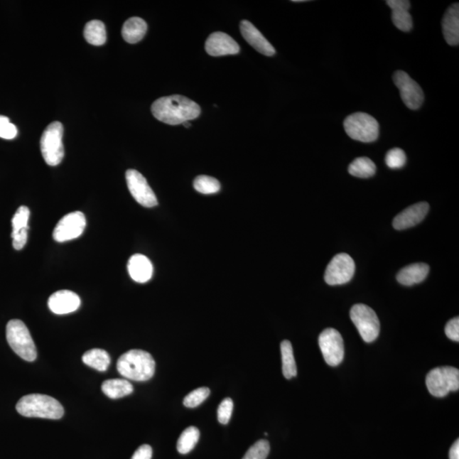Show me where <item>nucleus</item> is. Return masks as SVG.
Instances as JSON below:
<instances>
[{
    "mask_svg": "<svg viewBox=\"0 0 459 459\" xmlns=\"http://www.w3.org/2000/svg\"><path fill=\"white\" fill-rule=\"evenodd\" d=\"M151 112L164 124L178 125L197 119L201 108L192 99L176 94L158 99L151 106Z\"/></svg>",
    "mask_w": 459,
    "mask_h": 459,
    "instance_id": "1",
    "label": "nucleus"
},
{
    "mask_svg": "<svg viewBox=\"0 0 459 459\" xmlns=\"http://www.w3.org/2000/svg\"><path fill=\"white\" fill-rule=\"evenodd\" d=\"M156 363L151 354L141 350H131L119 359L117 368L125 379L146 381L153 378Z\"/></svg>",
    "mask_w": 459,
    "mask_h": 459,
    "instance_id": "2",
    "label": "nucleus"
},
{
    "mask_svg": "<svg viewBox=\"0 0 459 459\" xmlns=\"http://www.w3.org/2000/svg\"><path fill=\"white\" fill-rule=\"evenodd\" d=\"M16 411L28 418L60 419L64 415L63 406L58 400L41 394H30L21 398Z\"/></svg>",
    "mask_w": 459,
    "mask_h": 459,
    "instance_id": "3",
    "label": "nucleus"
},
{
    "mask_svg": "<svg viewBox=\"0 0 459 459\" xmlns=\"http://www.w3.org/2000/svg\"><path fill=\"white\" fill-rule=\"evenodd\" d=\"M8 344L15 353L27 362H33L37 358L36 344L27 326L21 320H11L6 326Z\"/></svg>",
    "mask_w": 459,
    "mask_h": 459,
    "instance_id": "4",
    "label": "nucleus"
},
{
    "mask_svg": "<svg viewBox=\"0 0 459 459\" xmlns=\"http://www.w3.org/2000/svg\"><path fill=\"white\" fill-rule=\"evenodd\" d=\"M346 134L355 141L374 142L379 136V124L374 117L365 112H356L344 122Z\"/></svg>",
    "mask_w": 459,
    "mask_h": 459,
    "instance_id": "5",
    "label": "nucleus"
},
{
    "mask_svg": "<svg viewBox=\"0 0 459 459\" xmlns=\"http://www.w3.org/2000/svg\"><path fill=\"white\" fill-rule=\"evenodd\" d=\"M428 391L436 397H444L459 389V371L453 367H439L426 377Z\"/></svg>",
    "mask_w": 459,
    "mask_h": 459,
    "instance_id": "6",
    "label": "nucleus"
},
{
    "mask_svg": "<svg viewBox=\"0 0 459 459\" xmlns=\"http://www.w3.org/2000/svg\"><path fill=\"white\" fill-rule=\"evenodd\" d=\"M63 137V126L60 122L51 123L43 133L40 149L48 166H56L62 163L65 155Z\"/></svg>",
    "mask_w": 459,
    "mask_h": 459,
    "instance_id": "7",
    "label": "nucleus"
},
{
    "mask_svg": "<svg viewBox=\"0 0 459 459\" xmlns=\"http://www.w3.org/2000/svg\"><path fill=\"white\" fill-rule=\"evenodd\" d=\"M350 318L357 328L362 340L372 343L379 335L380 323L378 315L369 306L355 305L350 310Z\"/></svg>",
    "mask_w": 459,
    "mask_h": 459,
    "instance_id": "8",
    "label": "nucleus"
},
{
    "mask_svg": "<svg viewBox=\"0 0 459 459\" xmlns=\"http://www.w3.org/2000/svg\"><path fill=\"white\" fill-rule=\"evenodd\" d=\"M319 346L329 366L340 365L345 357L343 338L335 328H327L319 336Z\"/></svg>",
    "mask_w": 459,
    "mask_h": 459,
    "instance_id": "9",
    "label": "nucleus"
},
{
    "mask_svg": "<svg viewBox=\"0 0 459 459\" xmlns=\"http://www.w3.org/2000/svg\"><path fill=\"white\" fill-rule=\"evenodd\" d=\"M355 270H356V265L349 254H337L328 264L325 271V281L331 286L347 284L352 279Z\"/></svg>",
    "mask_w": 459,
    "mask_h": 459,
    "instance_id": "10",
    "label": "nucleus"
},
{
    "mask_svg": "<svg viewBox=\"0 0 459 459\" xmlns=\"http://www.w3.org/2000/svg\"><path fill=\"white\" fill-rule=\"evenodd\" d=\"M393 81L399 89L401 97L406 107L411 110H417L422 106L424 99L423 90L408 73L404 71L396 72Z\"/></svg>",
    "mask_w": 459,
    "mask_h": 459,
    "instance_id": "11",
    "label": "nucleus"
},
{
    "mask_svg": "<svg viewBox=\"0 0 459 459\" xmlns=\"http://www.w3.org/2000/svg\"><path fill=\"white\" fill-rule=\"evenodd\" d=\"M86 227L85 216L76 211L65 215L56 225L53 232L54 240L64 242L75 239L83 234Z\"/></svg>",
    "mask_w": 459,
    "mask_h": 459,
    "instance_id": "12",
    "label": "nucleus"
},
{
    "mask_svg": "<svg viewBox=\"0 0 459 459\" xmlns=\"http://www.w3.org/2000/svg\"><path fill=\"white\" fill-rule=\"evenodd\" d=\"M126 181L129 192L138 203L146 207L158 205V199L151 190L145 177L140 172L129 170L126 172Z\"/></svg>",
    "mask_w": 459,
    "mask_h": 459,
    "instance_id": "13",
    "label": "nucleus"
},
{
    "mask_svg": "<svg viewBox=\"0 0 459 459\" xmlns=\"http://www.w3.org/2000/svg\"><path fill=\"white\" fill-rule=\"evenodd\" d=\"M207 53L212 56L236 55L240 47L228 34L222 32L212 33L205 43Z\"/></svg>",
    "mask_w": 459,
    "mask_h": 459,
    "instance_id": "14",
    "label": "nucleus"
},
{
    "mask_svg": "<svg viewBox=\"0 0 459 459\" xmlns=\"http://www.w3.org/2000/svg\"><path fill=\"white\" fill-rule=\"evenodd\" d=\"M80 304L79 296L69 290H60L54 293L48 301L50 310L58 315L75 313L80 308Z\"/></svg>",
    "mask_w": 459,
    "mask_h": 459,
    "instance_id": "15",
    "label": "nucleus"
},
{
    "mask_svg": "<svg viewBox=\"0 0 459 459\" xmlns=\"http://www.w3.org/2000/svg\"><path fill=\"white\" fill-rule=\"evenodd\" d=\"M430 205L426 202L416 203L406 207L393 220V227L396 230H405L419 224L426 217Z\"/></svg>",
    "mask_w": 459,
    "mask_h": 459,
    "instance_id": "16",
    "label": "nucleus"
},
{
    "mask_svg": "<svg viewBox=\"0 0 459 459\" xmlns=\"http://www.w3.org/2000/svg\"><path fill=\"white\" fill-rule=\"evenodd\" d=\"M240 30L244 40L251 46L254 47L255 50L259 52V53L266 56L275 55L276 50L274 47L271 45V43L262 36V33L250 21H242Z\"/></svg>",
    "mask_w": 459,
    "mask_h": 459,
    "instance_id": "17",
    "label": "nucleus"
},
{
    "mask_svg": "<svg viewBox=\"0 0 459 459\" xmlns=\"http://www.w3.org/2000/svg\"><path fill=\"white\" fill-rule=\"evenodd\" d=\"M129 276L139 284L148 281L153 274V266L150 259L143 254H134L128 262Z\"/></svg>",
    "mask_w": 459,
    "mask_h": 459,
    "instance_id": "18",
    "label": "nucleus"
},
{
    "mask_svg": "<svg viewBox=\"0 0 459 459\" xmlns=\"http://www.w3.org/2000/svg\"><path fill=\"white\" fill-rule=\"evenodd\" d=\"M387 4L392 11V21L402 32H409L413 28L412 16L410 15V2L406 0H388Z\"/></svg>",
    "mask_w": 459,
    "mask_h": 459,
    "instance_id": "19",
    "label": "nucleus"
},
{
    "mask_svg": "<svg viewBox=\"0 0 459 459\" xmlns=\"http://www.w3.org/2000/svg\"><path fill=\"white\" fill-rule=\"evenodd\" d=\"M443 31L446 41L449 45L459 44V4H453L445 13L443 20Z\"/></svg>",
    "mask_w": 459,
    "mask_h": 459,
    "instance_id": "20",
    "label": "nucleus"
},
{
    "mask_svg": "<svg viewBox=\"0 0 459 459\" xmlns=\"http://www.w3.org/2000/svg\"><path fill=\"white\" fill-rule=\"evenodd\" d=\"M430 266L424 263H415L404 268L397 274L396 279L402 285L413 286L426 279Z\"/></svg>",
    "mask_w": 459,
    "mask_h": 459,
    "instance_id": "21",
    "label": "nucleus"
},
{
    "mask_svg": "<svg viewBox=\"0 0 459 459\" xmlns=\"http://www.w3.org/2000/svg\"><path fill=\"white\" fill-rule=\"evenodd\" d=\"M147 31L146 21L140 17H131L125 21L122 28L124 40L129 44H136L145 37Z\"/></svg>",
    "mask_w": 459,
    "mask_h": 459,
    "instance_id": "22",
    "label": "nucleus"
},
{
    "mask_svg": "<svg viewBox=\"0 0 459 459\" xmlns=\"http://www.w3.org/2000/svg\"><path fill=\"white\" fill-rule=\"evenodd\" d=\"M102 389L111 399H119L129 395L134 391L133 385L126 379H107L103 382Z\"/></svg>",
    "mask_w": 459,
    "mask_h": 459,
    "instance_id": "23",
    "label": "nucleus"
},
{
    "mask_svg": "<svg viewBox=\"0 0 459 459\" xmlns=\"http://www.w3.org/2000/svg\"><path fill=\"white\" fill-rule=\"evenodd\" d=\"M85 38L90 45H103L107 41L105 25L101 21L93 20L85 25Z\"/></svg>",
    "mask_w": 459,
    "mask_h": 459,
    "instance_id": "24",
    "label": "nucleus"
},
{
    "mask_svg": "<svg viewBox=\"0 0 459 459\" xmlns=\"http://www.w3.org/2000/svg\"><path fill=\"white\" fill-rule=\"evenodd\" d=\"M82 359L85 364L99 372L107 371L111 363L109 354L102 349L90 350L84 354Z\"/></svg>",
    "mask_w": 459,
    "mask_h": 459,
    "instance_id": "25",
    "label": "nucleus"
},
{
    "mask_svg": "<svg viewBox=\"0 0 459 459\" xmlns=\"http://www.w3.org/2000/svg\"><path fill=\"white\" fill-rule=\"evenodd\" d=\"M281 353L284 376L287 379H291L297 375V366L291 342L288 340L281 342Z\"/></svg>",
    "mask_w": 459,
    "mask_h": 459,
    "instance_id": "26",
    "label": "nucleus"
},
{
    "mask_svg": "<svg viewBox=\"0 0 459 459\" xmlns=\"http://www.w3.org/2000/svg\"><path fill=\"white\" fill-rule=\"evenodd\" d=\"M348 171L350 175L358 178H369L376 172V166L370 158H358L350 164Z\"/></svg>",
    "mask_w": 459,
    "mask_h": 459,
    "instance_id": "27",
    "label": "nucleus"
},
{
    "mask_svg": "<svg viewBox=\"0 0 459 459\" xmlns=\"http://www.w3.org/2000/svg\"><path fill=\"white\" fill-rule=\"evenodd\" d=\"M199 437H200V432L198 428L193 426L186 428L177 443V450L181 454L190 453L197 445Z\"/></svg>",
    "mask_w": 459,
    "mask_h": 459,
    "instance_id": "28",
    "label": "nucleus"
},
{
    "mask_svg": "<svg viewBox=\"0 0 459 459\" xmlns=\"http://www.w3.org/2000/svg\"><path fill=\"white\" fill-rule=\"evenodd\" d=\"M193 185L197 192L206 195L217 193L220 190L218 180L207 176L197 177L194 180Z\"/></svg>",
    "mask_w": 459,
    "mask_h": 459,
    "instance_id": "29",
    "label": "nucleus"
},
{
    "mask_svg": "<svg viewBox=\"0 0 459 459\" xmlns=\"http://www.w3.org/2000/svg\"><path fill=\"white\" fill-rule=\"evenodd\" d=\"M210 394V389L207 387H200L188 394L185 397L184 405L186 408L193 409L202 404Z\"/></svg>",
    "mask_w": 459,
    "mask_h": 459,
    "instance_id": "30",
    "label": "nucleus"
},
{
    "mask_svg": "<svg viewBox=\"0 0 459 459\" xmlns=\"http://www.w3.org/2000/svg\"><path fill=\"white\" fill-rule=\"evenodd\" d=\"M269 453V443L266 440H259L248 450L242 459H266Z\"/></svg>",
    "mask_w": 459,
    "mask_h": 459,
    "instance_id": "31",
    "label": "nucleus"
},
{
    "mask_svg": "<svg viewBox=\"0 0 459 459\" xmlns=\"http://www.w3.org/2000/svg\"><path fill=\"white\" fill-rule=\"evenodd\" d=\"M30 216V210L28 207L21 206L16 212L14 217H13L12 222V233L14 234L25 228H29L28 220Z\"/></svg>",
    "mask_w": 459,
    "mask_h": 459,
    "instance_id": "32",
    "label": "nucleus"
},
{
    "mask_svg": "<svg viewBox=\"0 0 459 459\" xmlns=\"http://www.w3.org/2000/svg\"><path fill=\"white\" fill-rule=\"evenodd\" d=\"M406 162L405 151L400 148L389 150L385 157V163L391 168H401L405 166Z\"/></svg>",
    "mask_w": 459,
    "mask_h": 459,
    "instance_id": "33",
    "label": "nucleus"
},
{
    "mask_svg": "<svg viewBox=\"0 0 459 459\" xmlns=\"http://www.w3.org/2000/svg\"><path fill=\"white\" fill-rule=\"evenodd\" d=\"M17 136V129L6 116L0 115V137L12 140Z\"/></svg>",
    "mask_w": 459,
    "mask_h": 459,
    "instance_id": "34",
    "label": "nucleus"
},
{
    "mask_svg": "<svg viewBox=\"0 0 459 459\" xmlns=\"http://www.w3.org/2000/svg\"><path fill=\"white\" fill-rule=\"evenodd\" d=\"M233 401L231 398H226L220 404L218 409V420L220 423L227 424L232 418Z\"/></svg>",
    "mask_w": 459,
    "mask_h": 459,
    "instance_id": "35",
    "label": "nucleus"
},
{
    "mask_svg": "<svg viewBox=\"0 0 459 459\" xmlns=\"http://www.w3.org/2000/svg\"><path fill=\"white\" fill-rule=\"evenodd\" d=\"M28 229L29 228H25L23 230H21L20 232L11 234V237L13 239V247H14V249L16 250H21L23 249L27 244L28 241Z\"/></svg>",
    "mask_w": 459,
    "mask_h": 459,
    "instance_id": "36",
    "label": "nucleus"
},
{
    "mask_svg": "<svg viewBox=\"0 0 459 459\" xmlns=\"http://www.w3.org/2000/svg\"><path fill=\"white\" fill-rule=\"evenodd\" d=\"M446 335L450 340L453 341H459V318H455L449 321L445 328Z\"/></svg>",
    "mask_w": 459,
    "mask_h": 459,
    "instance_id": "37",
    "label": "nucleus"
},
{
    "mask_svg": "<svg viewBox=\"0 0 459 459\" xmlns=\"http://www.w3.org/2000/svg\"><path fill=\"white\" fill-rule=\"evenodd\" d=\"M153 457V449L149 445H142L134 453L131 459H151Z\"/></svg>",
    "mask_w": 459,
    "mask_h": 459,
    "instance_id": "38",
    "label": "nucleus"
},
{
    "mask_svg": "<svg viewBox=\"0 0 459 459\" xmlns=\"http://www.w3.org/2000/svg\"><path fill=\"white\" fill-rule=\"evenodd\" d=\"M449 458L459 459V440H457L452 446L451 449H450Z\"/></svg>",
    "mask_w": 459,
    "mask_h": 459,
    "instance_id": "39",
    "label": "nucleus"
},
{
    "mask_svg": "<svg viewBox=\"0 0 459 459\" xmlns=\"http://www.w3.org/2000/svg\"><path fill=\"white\" fill-rule=\"evenodd\" d=\"M185 128H189L190 126V124L188 122H185L183 124Z\"/></svg>",
    "mask_w": 459,
    "mask_h": 459,
    "instance_id": "40",
    "label": "nucleus"
}]
</instances>
